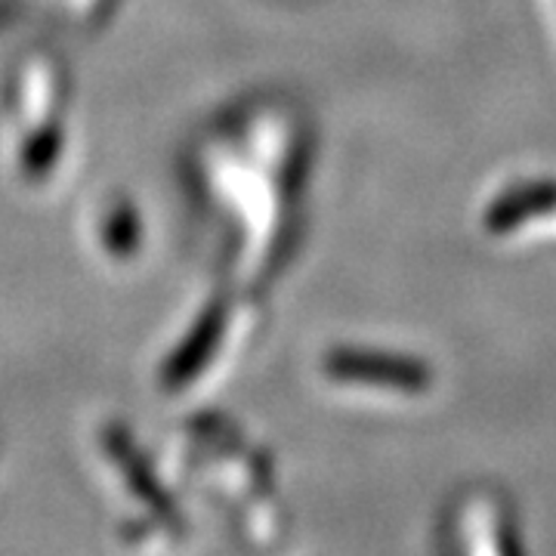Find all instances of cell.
Returning a JSON list of instances; mask_svg holds the SVG:
<instances>
[{
    "instance_id": "obj_1",
    "label": "cell",
    "mask_w": 556,
    "mask_h": 556,
    "mask_svg": "<svg viewBox=\"0 0 556 556\" xmlns=\"http://www.w3.org/2000/svg\"><path fill=\"white\" fill-rule=\"evenodd\" d=\"M7 87V159L22 186L43 189L68 164V84L53 60L31 56Z\"/></svg>"
},
{
    "instance_id": "obj_2",
    "label": "cell",
    "mask_w": 556,
    "mask_h": 556,
    "mask_svg": "<svg viewBox=\"0 0 556 556\" xmlns=\"http://www.w3.org/2000/svg\"><path fill=\"white\" fill-rule=\"evenodd\" d=\"M328 378L353 387H375L393 393H427L433 383V371L417 356L371 350V346H338L328 350L321 362Z\"/></svg>"
},
{
    "instance_id": "obj_3",
    "label": "cell",
    "mask_w": 556,
    "mask_h": 556,
    "mask_svg": "<svg viewBox=\"0 0 556 556\" xmlns=\"http://www.w3.org/2000/svg\"><path fill=\"white\" fill-rule=\"evenodd\" d=\"M556 211V179H532L507 189L485 214L489 232H514L529 219Z\"/></svg>"
}]
</instances>
